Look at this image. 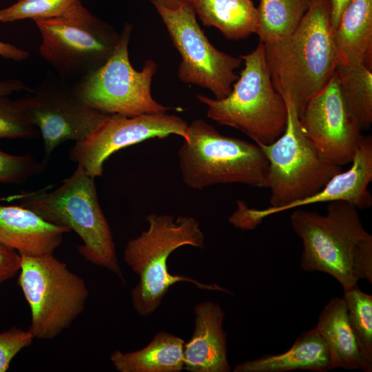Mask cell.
<instances>
[{
	"label": "cell",
	"mask_w": 372,
	"mask_h": 372,
	"mask_svg": "<svg viewBox=\"0 0 372 372\" xmlns=\"http://www.w3.org/2000/svg\"><path fill=\"white\" fill-rule=\"evenodd\" d=\"M316 328L328 346L335 369L372 371V357L364 349L350 323L343 297L329 300Z\"/></svg>",
	"instance_id": "18"
},
{
	"label": "cell",
	"mask_w": 372,
	"mask_h": 372,
	"mask_svg": "<svg viewBox=\"0 0 372 372\" xmlns=\"http://www.w3.org/2000/svg\"><path fill=\"white\" fill-rule=\"evenodd\" d=\"M185 343L176 335L160 331L140 350L126 353L115 350L110 360L119 372H180L184 369Z\"/></svg>",
	"instance_id": "21"
},
{
	"label": "cell",
	"mask_w": 372,
	"mask_h": 372,
	"mask_svg": "<svg viewBox=\"0 0 372 372\" xmlns=\"http://www.w3.org/2000/svg\"><path fill=\"white\" fill-rule=\"evenodd\" d=\"M44 165L31 154L12 155L0 150V183H24L42 172Z\"/></svg>",
	"instance_id": "28"
},
{
	"label": "cell",
	"mask_w": 372,
	"mask_h": 372,
	"mask_svg": "<svg viewBox=\"0 0 372 372\" xmlns=\"http://www.w3.org/2000/svg\"><path fill=\"white\" fill-rule=\"evenodd\" d=\"M34 339L28 330L15 327L0 332V372L8 371L14 357Z\"/></svg>",
	"instance_id": "29"
},
{
	"label": "cell",
	"mask_w": 372,
	"mask_h": 372,
	"mask_svg": "<svg viewBox=\"0 0 372 372\" xmlns=\"http://www.w3.org/2000/svg\"><path fill=\"white\" fill-rule=\"evenodd\" d=\"M20 256L17 282L30 307L28 331L34 339L52 340L83 311L90 294L86 282L54 254Z\"/></svg>",
	"instance_id": "7"
},
{
	"label": "cell",
	"mask_w": 372,
	"mask_h": 372,
	"mask_svg": "<svg viewBox=\"0 0 372 372\" xmlns=\"http://www.w3.org/2000/svg\"><path fill=\"white\" fill-rule=\"evenodd\" d=\"M41 37L39 52L62 79L79 80L101 66L120 34L76 0L61 16L34 21Z\"/></svg>",
	"instance_id": "8"
},
{
	"label": "cell",
	"mask_w": 372,
	"mask_h": 372,
	"mask_svg": "<svg viewBox=\"0 0 372 372\" xmlns=\"http://www.w3.org/2000/svg\"><path fill=\"white\" fill-rule=\"evenodd\" d=\"M39 215L46 221L74 231L81 239L77 249L89 262L125 279L118 260L109 223L101 207L94 178L77 165L58 187L25 191L7 198Z\"/></svg>",
	"instance_id": "3"
},
{
	"label": "cell",
	"mask_w": 372,
	"mask_h": 372,
	"mask_svg": "<svg viewBox=\"0 0 372 372\" xmlns=\"http://www.w3.org/2000/svg\"><path fill=\"white\" fill-rule=\"evenodd\" d=\"M328 346L316 328L304 331L291 347L280 354L266 355L236 365L234 372H285L335 369Z\"/></svg>",
	"instance_id": "19"
},
{
	"label": "cell",
	"mask_w": 372,
	"mask_h": 372,
	"mask_svg": "<svg viewBox=\"0 0 372 372\" xmlns=\"http://www.w3.org/2000/svg\"><path fill=\"white\" fill-rule=\"evenodd\" d=\"M22 90L29 92L32 90V88L17 79L0 81V96L6 95L9 96L13 92Z\"/></svg>",
	"instance_id": "33"
},
{
	"label": "cell",
	"mask_w": 372,
	"mask_h": 372,
	"mask_svg": "<svg viewBox=\"0 0 372 372\" xmlns=\"http://www.w3.org/2000/svg\"><path fill=\"white\" fill-rule=\"evenodd\" d=\"M70 230L20 205H0V244L20 254H54Z\"/></svg>",
	"instance_id": "17"
},
{
	"label": "cell",
	"mask_w": 372,
	"mask_h": 372,
	"mask_svg": "<svg viewBox=\"0 0 372 372\" xmlns=\"http://www.w3.org/2000/svg\"><path fill=\"white\" fill-rule=\"evenodd\" d=\"M189 124L181 117L166 112L134 116L110 114L87 138L76 142L70 158L93 178L101 176L107 159L116 152L152 138L171 134L188 138Z\"/></svg>",
	"instance_id": "13"
},
{
	"label": "cell",
	"mask_w": 372,
	"mask_h": 372,
	"mask_svg": "<svg viewBox=\"0 0 372 372\" xmlns=\"http://www.w3.org/2000/svg\"><path fill=\"white\" fill-rule=\"evenodd\" d=\"M155 8L181 56L179 79L209 90L214 99L227 96L238 79L234 71L242 59L218 50L209 42L196 21L194 10L185 0L176 10Z\"/></svg>",
	"instance_id": "11"
},
{
	"label": "cell",
	"mask_w": 372,
	"mask_h": 372,
	"mask_svg": "<svg viewBox=\"0 0 372 372\" xmlns=\"http://www.w3.org/2000/svg\"><path fill=\"white\" fill-rule=\"evenodd\" d=\"M352 1L353 0H329L330 22L333 30L338 25L343 12Z\"/></svg>",
	"instance_id": "31"
},
{
	"label": "cell",
	"mask_w": 372,
	"mask_h": 372,
	"mask_svg": "<svg viewBox=\"0 0 372 372\" xmlns=\"http://www.w3.org/2000/svg\"><path fill=\"white\" fill-rule=\"evenodd\" d=\"M19 101L28 121L41 132L45 165L59 145L85 139L110 116L81 103L70 88L52 77Z\"/></svg>",
	"instance_id": "12"
},
{
	"label": "cell",
	"mask_w": 372,
	"mask_h": 372,
	"mask_svg": "<svg viewBox=\"0 0 372 372\" xmlns=\"http://www.w3.org/2000/svg\"><path fill=\"white\" fill-rule=\"evenodd\" d=\"M76 0H18L0 10V21H33L57 17L65 14Z\"/></svg>",
	"instance_id": "26"
},
{
	"label": "cell",
	"mask_w": 372,
	"mask_h": 372,
	"mask_svg": "<svg viewBox=\"0 0 372 372\" xmlns=\"http://www.w3.org/2000/svg\"><path fill=\"white\" fill-rule=\"evenodd\" d=\"M333 43L338 66L372 67V0H353L337 28Z\"/></svg>",
	"instance_id": "20"
},
{
	"label": "cell",
	"mask_w": 372,
	"mask_h": 372,
	"mask_svg": "<svg viewBox=\"0 0 372 372\" xmlns=\"http://www.w3.org/2000/svg\"><path fill=\"white\" fill-rule=\"evenodd\" d=\"M206 26L229 39L246 38L257 30V8L251 0H185Z\"/></svg>",
	"instance_id": "22"
},
{
	"label": "cell",
	"mask_w": 372,
	"mask_h": 372,
	"mask_svg": "<svg viewBox=\"0 0 372 372\" xmlns=\"http://www.w3.org/2000/svg\"><path fill=\"white\" fill-rule=\"evenodd\" d=\"M195 328L191 340L185 343L184 369L191 372H229L227 334L223 327L225 313L211 301L194 308Z\"/></svg>",
	"instance_id": "16"
},
{
	"label": "cell",
	"mask_w": 372,
	"mask_h": 372,
	"mask_svg": "<svg viewBox=\"0 0 372 372\" xmlns=\"http://www.w3.org/2000/svg\"><path fill=\"white\" fill-rule=\"evenodd\" d=\"M290 222L302 240L303 270L328 273L344 290L362 279L372 283V236L354 205L330 202L325 215L298 208Z\"/></svg>",
	"instance_id": "2"
},
{
	"label": "cell",
	"mask_w": 372,
	"mask_h": 372,
	"mask_svg": "<svg viewBox=\"0 0 372 372\" xmlns=\"http://www.w3.org/2000/svg\"><path fill=\"white\" fill-rule=\"evenodd\" d=\"M154 6H159L167 9L176 10L182 6L184 0H149Z\"/></svg>",
	"instance_id": "34"
},
{
	"label": "cell",
	"mask_w": 372,
	"mask_h": 372,
	"mask_svg": "<svg viewBox=\"0 0 372 372\" xmlns=\"http://www.w3.org/2000/svg\"><path fill=\"white\" fill-rule=\"evenodd\" d=\"M351 167L333 176L324 187L303 200L284 207H269L263 209L251 208L242 200L237 201V209L229 222L243 230L254 229L270 215L320 203L342 200L363 210L372 205V196L368 186L372 180V137L364 136L351 162Z\"/></svg>",
	"instance_id": "15"
},
{
	"label": "cell",
	"mask_w": 372,
	"mask_h": 372,
	"mask_svg": "<svg viewBox=\"0 0 372 372\" xmlns=\"http://www.w3.org/2000/svg\"><path fill=\"white\" fill-rule=\"evenodd\" d=\"M177 155L182 180L190 189L228 183L268 188V161L260 147L223 135L203 119L189 125Z\"/></svg>",
	"instance_id": "5"
},
{
	"label": "cell",
	"mask_w": 372,
	"mask_h": 372,
	"mask_svg": "<svg viewBox=\"0 0 372 372\" xmlns=\"http://www.w3.org/2000/svg\"><path fill=\"white\" fill-rule=\"evenodd\" d=\"M312 0H260L256 34L265 43L292 34L309 10Z\"/></svg>",
	"instance_id": "23"
},
{
	"label": "cell",
	"mask_w": 372,
	"mask_h": 372,
	"mask_svg": "<svg viewBox=\"0 0 372 372\" xmlns=\"http://www.w3.org/2000/svg\"><path fill=\"white\" fill-rule=\"evenodd\" d=\"M283 134L269 145H258L269 165L270 207L279 208L320 191L342 168L327 160L304 134L289 104Z\"/></svg>",
	"instance_id": "10"
},
{
	"label": "cell",
	"mask_w": 372,
	"mask_h": 372,
	"mask_svg": "<svg viewBox=\"0 0 372 372\" xmlns=\"http://www.w3.org/2000/svg\"><path fill=\"white\" fill-rule=\"evenodd\" d=\"M263 44L273 87L300 117L309 100L336 72L329 0H312L292 34Z\"/></svg>",
	"instance_id": "1"
},
{
	"label": "cell",
	"mask_w": 372,
	"mask_h": 372,
	"mask_svg": "<svg viewBox=\"0 0 372 372\" xmlns=\"http://www.w3.org/2000/svg\"><path fill=\"white\" fill-rule=\"evenodd\" d=\"M343 298L350 323L364 349L372 357V296L356 285L344 290Z\"/></svg>",
	"instance_id": "25"
},
{
	"label": "cell",
	"mask_w": 372,
	"mask_h": 372,
	"mask_svg": "<svg viewBox=\"0 0 372 372\" xmlns=\"http://www.w3.org/2000/svg\"><path fill=\"white\" fill-rule=\"evenodd\" d=\"M132 28L129 23L125 25L107 60L70 87L72 94L83 105L108 114L134 116L173 110L152 96L156 63L147 60L141 71L132 67L128 54Z\"/></svg>",
	"instance_id": "9"
},
{
	"label": "cell",
	"mask_w": 372,
	"mask_h": 372,
	"mask_svg": "<svg viewBox=\"0 0 372 372\" xmlns=\"http://www.w3.org/2000/svg\"><path fill=\"white\" fill-rule=\"evenodd\" d=\"M20 267V254L0 244V286L18 274Z\"/></svg>",
	"instance_id": "30"
},
{
	"label": "cell",
	"mask_w": 372,
	"mask_h": 372,
	"mask_svg": "<svg viewBox=\"0 0 372 372\" xmlns=\"http://www.w3.org/2000/svg\"><path fill=\"white\" fill-rule=\"evenodd\" d=\"M38 131L27 118L19 99L0 96V138H35Z\"/></svg>",
	"instance_id": "27"
},
{
	"label": "cell",
	"mask_w": 372,
	"mask_h": 372,
	"mask_svg": "<svg viewBox=\"0 0 372 372\" xmlns=\"http://www.w3.org/2000/svg\"><path fill=\"white\" fill-rule=\"evenodd\" d=\"M347 106L360 130L372 123V67L362 64L336 69Z\"/></svg>",
	"instance_id": "24"
},
{
	"label": "cell",
	"mask_w": 372,
	"mask_h": 372,
	"mask_svg": "<svg viewBox=\"0 0 372 372\" xmlns=\"http://www.w3.org/2000/svg\"><path fill=\"white\" fill-rule=\"evenodd\" d=\"M0 56L19 61L26 59L29 53L10 43L0 41Z\"/></svg>",
	"instance_id": "32"
},
{
	"label": "cell",
	"mask_w": 372,
	"mask_h": 372,
	"mask_svg": "<svg viewBox=\"0 0 372 372\" xmlns=\"http://www.w3.org/2000/svg\"><path fill=\"white\" fill-rule=\"evenodd\" d=\"M239 56L245 67L227 96L216 99L198 94L196 98L207 106V117L217 123L238 130L257 145L271 144L285 130L286 103L273 87L263 43Z\"/></svg>",
	"instance_id": "6"
},
{
	"label": "cell",
	"mask_w": 372,
	"mask_h": 372,
	"mask_svg": "<svg viewBox=\"0 0 372 372\" xmlns=\"http://www.w3.org/2000/svg\"><path fill=\"white\" fill-rule=\"evenodd\" d=\"M148 227L130 239L124 249L123 258L139 276L131 291L134 310L141 316L153 314L173 285L186 282L197 288L231 294L217 284H205L195 279L172 275L167 268L170 254L184 245L203 249L204 234L198 220L192 216L150 214L146 217Z\"/></svg>",
	"instance_id": "4"
},
{
	"label": "cell",
	"mask_w": 372,
	"mask_h": 372,
	"mask_svg": "<svg viewBox=\"0 0 372 372\" xmlns=\"http://www.w3.org/2000/svg\"><path fill=\"white\" fill-rule=\"evenodd\" d=\"M299 121L327 160L341 167L353 161L364 136L347 106L337 72L309 100Z\"/></svg>",
	"instance_id": "14"
}]
</instances>
